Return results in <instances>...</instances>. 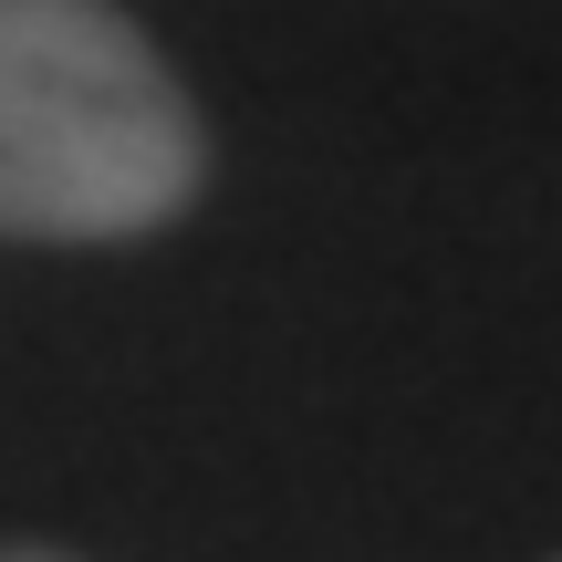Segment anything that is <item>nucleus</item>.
Segmentation results:
<instances>
[{"mask_svg": "<svg viewBox=\"0 0 562 562\" xmlns=\"http://www.w3.org/2000/svg\"><path fill=\"white\" fill-rule=\"evenodd\" d=\"M0 562H83V552H53V542H0Z\"/></svg>", "mask_w": 562, "mask_h": 562, "instance_id": "obj_2", "label": "nucleus"}, {"mask_svg": "<svg viewBox=\"0 0 562 562\" xmlns=\"http://www.w3.org/2000/svg\"><path fill=\"white\" fill-rule=\"evenodd\" d=\"M209 178V125L115 0H0V240H146Z\"/></svg>", "mask_w": 562, "mask_h": 562, "instance_id": "obj_1", "label": "nucleus"}]
</instances>
